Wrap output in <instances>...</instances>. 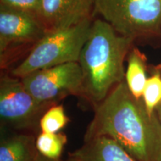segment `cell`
<instances>
[{
	"label": "cell",
	"instance_id": "10",
	"mask_svg": "<svg viewBox=\"0 0 161 161\" xmlns=\"http://www.w3.org/2000/svg\"><path fill=\"white\" fill-rule=\"evenodd\" d=\"M38 155L36 138L31 134L21 133L2 139L0 161H36Z\"/></svg>",
	"mask_w": 161,
	"mask_h": 161
},
{
	"label": "cell",
	"instance_id": "17",
	"mask_svg": "<svg viewBox=\"0 0 161 161\" xmlns=\"http://www.w3.org/2000/svg\"><path fill=\"white\" fill-rule=\"evenodd\" d=\"M157 66H158V68L159 69H160V71L161 72V64H159V65H158ZM155 111H156L157 115H158V117L159 119V120H160V122L161 123V102H160V104H159L158 107H157Z\"/></svg>",
	"mask_w": 161,
	"mask_h": 161
},
{
	"label": "cell",
	"instance_id": "12",
	"mask_svg": "<svg viewBox=\"0 0 161 161\" xmlns=\"http://www.w3.org/2000/svg\"><path fill=\"white\" fill-rule=\"evenodd\" d=\"M67 136L64 133L40 132L36 137V146L39 154L49 159H60Z\"/></svg>",
	"mask_w": 161,
	"mask_h": 161
},
{
	"label": "cell",
	"instance_id": "6",
	"mask_svg": "<svg viewBox=\"0 0 161 161\" xmlns=\"http://www.w3.org/2000/svg\"><path fill=\"white\" fill-rule=\"evenodd\" d=\"M54 105L39 102L25 89L21 78L11 75L9 72L2 71L0 78L2 125L23 131L40 129L42 116Z\"/></svg>",
	"mask_w": 161,
	"mask_h": 161
},
{
	"label": "cell",
	"instance_id": "15",
	"mask_svg": "<svg viewBox=\"0 0 161 161\" xmlns=\"http://www.w3.org/2000/svg\"><path fill=\"white\" fill-rule=\"evenodd\" d=\"M42 0H0V7L37 15Z\"/></svg>",
	"mask_w": 161,
	"mask_h": 161
},
{
	"label": "cell",
	"instance_id": "14",
	"mask_svg": "<svg viewBox=\"0 0 161 161\" xmlns=\"http://www.w3.org/2000/svg\"><path fill=\"white\" fill-rule=\"evenodd\" d=\"M69 122L64 106L56 104L49 108L42 116L40 121V132L58 133Z\"/></svg>",
	"mask_w": 161,
	"mask_h": 161
},
{
	"label": "cell",
	"instance_id": "8",
	"mask_svg": "<svg viewBox=\"0 0 161 161\" xmlns=\"http://www.w3.org/2000/svg\"><path fill=\"white\" fill-rule=\"evenodd\" d=\"M95 0H42L37 17L48 32L93 18Z\"/></svg>",
	"mask_w": 161,
	"mask_h": 161
},
{
	"label": "cell",
	"instance_id": "1",
	"mask_svg": "<svg viewBox=\"0 0 161 161\" xmlns=\"http://www.w3.org/2000/svg\"><path fill=\"white\" fill-rule=\"evenodd\" d=\"M84 142L109 136L136 161L161 160V123L156 112L150 114L142 98L133 96L125 80L92 108Z\"/></svg>",
	"mask_w": 161,
	"mask_h": 161
},
{
	"label": "cell",
	"instance_id": "5",
	"mask_svg": "<svg viewBox=\"0 0 161 161\" xmlns=\"http://www.w3.org/2000/svg\"><path fill=\"white\" fill-rule=\"evenodd\" d=\"M48 33L37 15L0 7V68L13 69Z\"/></svg>",
	"mask_w": 161,
	"mask_h": 161
},
{
	"label": "cell",
	"instance_id": "13",
	"mask_svg": "<svg viewBox=\"0 0 161 161\" xmlns=\"http://www.w3.org/2000/svg\"><path fill=\"white\" fill-rule=\"evenodd\" d=\"M151 75L145 85L142 99L150 114H154L161 102V72L158 66H150Z\"/></svg>",
	"mask_w": 161,
	"mask_h": 161
},
{
	"label": "cell",
	"instance_id": "4",
	"mask_svg": "<svg viewBox=\"0 0 161 161\" xmlns=\"http://www.w3.org/2000/svg\"><path fill=\"white\" fill-rule=\"evenodd\" d=\"M92 21V18H89L65 29L49 31L27 57L9 72L22 78L37 70L78 62Z\"/></svg>",
	"mask_w": 161,
	"mask_h": 161
},
{
	"label": "cell",
	"instance_id": "16",
	"mask_svg": "<svg viewBox=\"0 0 161 161\" xmlns=\"http://www.w3.org/2000/svg\"><path fill=\"white\" fill-rule=\"evenodd\" d=\"M36 161H75V160H72L71 158H69V160H60V159H56V160H54V159H49V158H46V157H44L43 155H41L40 154H39V155H38Z\"/></svg>",
	"mask_w": 161,
	"mask_h": 161
},
{
	"label": "cell",
	"instance_id": "2",
	"mask_svg": "<svg viewBox=\"0 0 161 161\" xmlns=\"http://www.w3.org/2000/svg\"><path fill=\"white\" fill-rule=\"evenodd\" d=\"M134 43V40L118 34L101 18L92 21L78 60L83 74L80 99L93 108L123 81L125 60Z\"/></svg>",
	"mask_w": 161,
	"mask_h": 161
},
{
	"label": "cell",
	"instance_id": "18",
	"mask_svg": "<svg viewBox=\"0 0 161 161\" xmlns=\"http://www.w3.org/2000/svg\"><path fill=\"white\" fill-rule=\"evenodd\" d=\"M160 161H161V160H160Z\"/></svg>",
	"mask_w": 161,
	"mask_h": 161
},
{
	"label": "cell",
	"instance_id": "7",
	"mask_svg": "<svg viewBox=\"0 0 161 161\" xmlns=\"http://www.w3.org/2000/svg\"><path fill=\"white\" fill-rule=\"evenodd\" d=\"M21 79L25 89L43 103L55 105L69 96H81L83 74L78 62L37 70Z\"/></svg>",
	"mask_w": 161,
	"mask_h": 161
},
{
	"label": "cell",
	"instance_id": "3",
	"mask_svg": "<svg viewBox=\"0 0 161 161\" xmlns=\"http://www.w3.org/2000/svg\"><path fill=\"white\" fill-rule=\"evenodd\" d=\"M95 14L134 42L161 37V0H95Z\"/></svg>",
	"mask_w": 161,
	"mask_h": 161
},
{
	"label": "cell",
	"instance_id": "11",
	"mask_svg": "<svg viewBox=\"0 0 161 161\" xmlns=\"http://www.w3.org/2000/svg\"><path fill=\"white\" fill-rule=\"evenodd\" d=\"M127 59L128 66L125 71V81L133 96L140 99L148 79L146 75L148 69L147 58L140 49L134 46Z\"/></svg>",
	"mask_w": 161,
	"mask_h": 161
},
{
	"label": "cell",
	"instance_id": "9",
	"mask_svg": "<svg viewBox=\"0 0 161 161\" xmlns=\"http://www.w3.org/2000/svg\"><path fill=\"white\" fill-rule=\"evenodd\" d=\"M69 158L75 161H136L116 141L106 136L84 142Z\"/></svg>",
	"mask_w": 161,
	"mask_h": 161
}]
</instances>
